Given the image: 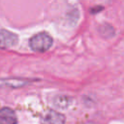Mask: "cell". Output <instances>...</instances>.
Wrapping results in <instances>:
<instances>
[{
    "mask_svg": "<svg viewBox=\"0 0 124 124\" xmlns=\"http://www.w3.org/2000/svg\"><path fill=\"white\" fill-rule=\"evenodd\" d=\"M42 124H65V116L58 111L49 110L44 115Z\"/></svg>",
    "mask_w": 124,
    "mask_h": 124,
    "instance_id": "3",
    "label": "cell"
},
{
    "mask_svg": "<svg viewBox=\"0 0 124 124\" xmlns=\"http://www.w3.org/2000/svg\"><path fill=\"white\" fill-rule=\"evenodd\" d=\"M103 8L102 7H98V8H94V9H92L91 10V13H98V11H100V10H102Z\"/></svg>",
    "mask_w": 124,
    "mask_h": 124,
    "instance_id": "7",
    "label": "cell"
},
{
    "mask_svg": "<svg viewBox=\"0 0 124 124\" xmlns=\"http://www.w3.org/2000/svg\"><path fill=\"white\" fill-rule=\"evenodd\" d=\"M100 33L104 36V37H111V36H113V34H114V30H113V28L110 26V25H108V24H104V25H102L101 27H100Z\"/></svg>",
    "mask_w": 124,
    "mask_h": 124,
    "instance_id": "6",
    "label": "cell"
},
{
    "mask_svg": "<svg viewBox=\"0 0 124 124\" xmlns=\"http://www.w3.org/2000/svg\"><path fill=\"white\" fill-rule=\"evenodd\" d=\"M18 42V37L16 34L2 29L0 30V48H9L16 46Z\"/></svg>",
    "mask_w": 124,
    "mask_h": 124,
    "instance_id": "2",
    "label": "cell"
},
{
    "mask_svg": "<svg viewBox=\"0 0 124 124\" xmlns=\"http://www.w3.org/2000/svg\"><path fill=\"white\" fill-rule=\"evenodd\" d=\"M17 119L15 111L10 108L0 109V124H16Z\"/></svg>",
    "mask_w": 124,
    "mask_h": 124,
    "instance_id": "4",
    "label": "cell"
},
{
    "mask_svg": "<svg viewBox=\"0 0 124 124\" xmlns=\"http://www.w3.org/2000/svg\"><path fill=\"white\" fill-rule=\"evenodd\" d=\"M32 82V79H22V78H9L0 79V87H21L25 84Z\"/></svg>",
    "mask_w": 124,
    "mask_h": 124,
    "instance_id": "5",
    "label": "cell"
},
{
    "mask_svg": "<svg viewBox=\"0 0 124 124\" xmlns=\"http://www.w3.org/2000/svg\"><path fill=\"white\" fill-rule=\"evenodd\" d=\"M52 38L46 32H41L34 35L29 40V46L33 51L45 52L52 46Z\"/></svg>",
    "mask_w": 124,
    "mask_h": 124,
    "instance_id": "1",
    "label": "cell"
}]
</instances>
